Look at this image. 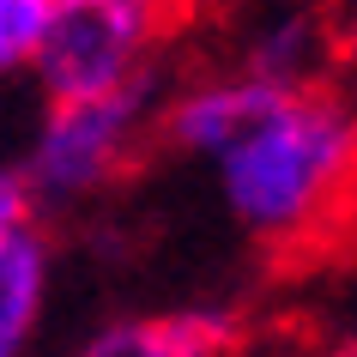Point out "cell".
Returning a JSON list of instances; mask_svg holds the SVG:
<instances>
[{"instance_id": "6da1fadb", "label": "cell", "mask_w": 357, "mask_h": 357, "mask_svg": "<svg viewBox=\"0 0 357 357\" xmlns=\"http://www.w3.org/2000/svg\"><path fill=\"white\" fill-rule=\"evenodd\" d=\"M212 164L243 230L261 243H309L357 194V109L333 91L291 85Z\"/></svg>"}, {"instance_id": "7a4b0ae2", "label": "cell", "mask_w": 357, "mask_h": 357, "mask_svg": "<svg viewBox=\"0 0 357 357\" xmlns=\"http://www.w3.org/2000/svg\"><path fill=\"white\" fill-rule=\"evenodd\" d=\"M158 24L164 19L139 0H55L24 67L37 73L49 103L133 91L151 85Z\"/></svg>"}, {"instance_id": "3957f363", "label": "cell", "mask_w": 357, "mask_h": 357, "mask_svg": "<svg viewBox=\"0 0 357 357\" xmlns=\"http://www.w3.org/2000/svg\"><path fill=\"white\" fill-rule=\"evenodd\" d=\"M146 109H151V85L49 103L37 139H31V158H24L31 200L37 206H79L97 188H109L146 133Z\"/></svg>"}, {"instance_id": "277c9868", "label": "cell", "mask_w": 357, "mask_h": 357, "mask_svg": "<svg viewBox=\"0 0 357 357\" xmlns=\"http://www.w3.org/2000/svg\"><path fill=\"white\" fill-rule=\"evenodd\" d=\"M243 345V321L230 309H169V315H133L97 327L67 357H230Z\"/></svg>"}, {"instance_id": "5b68a950", "label": "cell", "mask_w": 357, "mask_h": 357, "mask_svg": "<svg viewBox=\"0 0 357 357\" xmlns=\"http://www.w3.org/2000/svg\"><path fill=\"white\" fill-rule=\"evenodd\" d=\"M279 91H291V85H266V79L243 73V67L194 79L188 91H176L164 103V139L182 151H200V158H218Z\"/></svg>"}, {"instance_id": "8992f818", "label": "cell", "mask_w": 357, "mask_h": 357, "mask_svg": "<svg viewBox=\"0 0 357 357\" xmlns=\"http://www.w3.org/2000/svg\"><path fill=\"white\" fill-rule=\"evenodd\" d=\"M261 13L243 24L236 67L266 85H315L327 67V6L321 0H255Z\"/></svg>"}, {"instance_id": "52a82bcc", "label": "cell", "mask_w": 357, "mask_h": 357, "mask_svg": "<svg viewBox=\"0 0 357 357\" xmlns=\"http://www.w3.org/2000/svg\"><path fill=\"white\" fill-rule=\"evenodd\" d=\"M49 297V243L37 218L0 230V357H24Z\"/></svg>"}, {"instance_id": "ba28073f", "label": "cell", "mask_w": 357, "mask_h": 357, "mask_svg": "<svg viewBox=\"0 0 357 357\" xmlns=\"http://www.w3.org/2000/svg\"><path fill=\"white\" fill-rule=\"evenodd\" d=\"M49 6H55V0H0V79L19 73L24 61H31Z\"/></svg>"}, {"instance_id": "9c48e42d", "label": "cell", "mask_w": 357, "mask_h": 357, "mask_svg": "<svg viewBox=\"0 0 357 357\" xmlns=\"http://www.w3.org/2000/svg\"><path fill=\"white\" fill-rule=\"evenodd\" d=\"M31 218H37V200H31V182H24V169H6V164H0V230L31 225Z\"/></svg>"}, {"instance_id": "30bf717a", "label": "cell", "mask_w": 357, "mask_h": 357, "mask_svg": "<svg viewBox=\"0 0 357 357\" xmlns=\"http://www.w3.org/2000/svg\"><path fill=\"white\" fill-rule=\"evenodd\" d=\"M321 357H357V333H345V339H333V345H327V351Z\"/></svg>"}, {"instance_id": "8fae6325", "label": "cell", "mask_w": 357, "mask_h": 357, "mask_svg": "<svg viewBox=\"0 0 357 357\" xmlns=\"http://www.w3.org/2000/svg\"><path fill=\"white\" fill-rule=\"evenodd\" d=\"M139 6H151V13H158V19H169V13H182V6H188V0H139Z\"/></svg>"}]
</instances>
